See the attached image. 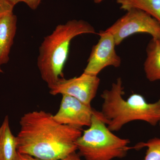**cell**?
Masks as SVG:
<instances>
[{
  "mask_svg": "<svg viewBox=\"0 0 160 160\" xmlns=\"http://www.w3.org/2000/svg\"><path fill=\"white\" fill-rule=\"evenodd\" d=\"M59 109L53 115V119L62 125L82 129L89 127L95 110L91 106L67 95H62Z\"/></svg>",
  "mask_w": 160,
  "mask_h": 160,
  "instance_id": "cell-8",
  "label": "cell"
},
{
  "mask_svg": "<svg viewBox=\"0 0 160 160\" xmlns=\"http://www.w3.org/2000/svg\"><path fill=\"white\" fill-rule=\"evenodd\" d=\"M11 5L13 6L18 3L23 2L25 3L28 7L32 10H36L40 6L42 0H8Z\"/></svg>",
  "mask_w": 160,
  "mask_h": 160,
  "instance_id": "cell-14",
  "label": "cell"
},
{
  "mask_svg": "<svg viewBox=\"0 0 160 160\" xmlns=\"http://www.w3.org/2000/svg\"><path fill=\"white\" fill-rule=\"evenodd\" d=\"M81 157L76 152H73L68 155L66 156L65 158L61 159L59 160H82L81 158Z\"/></svg>",
  "mask_w": 160,
  "mask_h": 160,
  "instance_id": "cell-17",
  "label": "cell"
},
{
  "mask_svg": "<svg viewBox=\"0 0 160 160\" xmlns=\"http://www.w3.org/2000/svg\"><path fill=\"white\" fill-rule=\"evenodd\" d=\"M16 137L17 150L41 160H59L77 150L81 129L62 125L43 110L25 113Z\"/></svg>",
  "mask_w": 160,
  "mask_h": 160,
  "instance_id": "cell-1",
  "label": "cell"
},
{
  "mask_svg": "<svg viewBox=\"0 0 160 160\" xmlns=\"http://www.w3.org/2000/svg\"><path fill=\"white\" fill-rule=\"evenodd\" d=\"M121 78L112 83L111 89L103 92L101 113L107 127L111 131H117L130 122L142 121L152 126L158 124L160 120V99L154 103H149L142 95L133 93L127 99Z\"/></svg>",
  "mask_w": 160,
  "mask_h": 160,
  "instance_id": "cell-3",
  "label": "cell"
},
{
  "mask_svg": "<svg viewBox=\"0 0 160 160\" xmlns=\"http://www.w3.org/2000/svg\"><path fill=\"white\" fill-rule=\"evenodd\" d=\"M17 154L16 137L12 134L6 116L0 127V160H14Z\"/></svg>",
  "mask_w": 160,
  "mask_h": 160,
  "instance_id": "cell-11",
  "label": "cell"
},
{
  "mask_svg": "<svg viewBox=\"0 0 160 160\" xmlns=\"http://www.w3.org/2000/svg\"><path fill=\"white\" fill-rule=\"evenodd\" d=\"M94 2V3H97V4H99V3H100L102 2H103L104 0H92Z\"/></svg>",
  "mask_w": 160,
  "mask_h": 160,
  "instance_id": "cell-18",
  "label": "cell"
},
{
  "mask_svg": "<svg viewBox=\"0 0 160 160\" xmlns=\"http://www.w3.org/2000/svg\"><path fill=\"white\" fill-rule=\"evenodd\" d=\"M94 27L82 20H72L59 24L44 38L39 48L37 66L42 79L48 87L64 78L63 69L68 60L72 40L84 34H94Z\"/></svg>",
  "mask_w": 160,
  "mask_h": 160,
  "instance_id": "cell-2",
  "label": "cell"
},
{
  "mask_svg": "<svg viewBox=\"0 0 160 160\" xmlns=\"http://www.w3.org/2000/svg\"><path fill=\"white\" fill-rule=\"evenodd\" d=\"M117 2L122 10L140 9L160 22V0H117Z\"/></svg>",
  "mask_w": 160,
  "mask_h": 160,
  "instance_id": "cell-12",
  "label": "cell"
},
{
  "mask_svg": "<svg viewBox=\"0 0 160 160\" xmlns=\"http://www.w3.org/2000/svg\"><path fill=\"white\" fill-rule=\"evenodd\" d=\"M106 31L113 36L116 46L126 38L138 33H148L160 41V22L147 12L131 9L120 18Z\"/></svg>",
  "mask_w": 160,
  "mask_h": 160,
  "instance_id": "cell-5",
  "label": "cell"
},
{
  "mask_svg": "<svg viewBox=\"0 0 160 160\" xmlns=\"http://www.w3.org/2000/svg\"><path fill=\"white\" fill-rule=\"evenodd\" d=\"M128 139L113 134L107 127L101 111L95 110L89 129L85 130L76 142L80 156L86 160H112L122 158L132 149Z\"/></svg>",
  "mask_w": 160,
  "mask_h": 160,
  "instance_id": "cell-4",
  "label": "cell"
},
{
  "mask_svg": "<svg viewBox=\"0 0 160 160\" xmlns=\"http://www.w3.org/2000/svg\"><path fill=\"white\" fill-rule=\"evenodd\" d=\"M14 7L8 0H0V18L13 12Z\"/></svg>",
  "mask_w": 160,
  "mask_h": 160,
  "instance_id": "cell-15",
  "label": "cell"
},
{
  "mask_svg": "<svg viewBox=\"0 0 160 160\" xmlns=\"http://www.w3.org/2000/svg\"><path fill=\"white\" fill-rule=\"evenodd\" d=\"M98 42L93 46L88 59V63L83 72L98 76L103 69L111 66L118 68L122 60L116 51V46L112 35L109 32L100 31Z\"/></svg>",
  "mask_w": 160,
  "mask_h": 160,
  "instance_id": "cell-7",
  "label": "cell"
},
{
  "mask_svg": "<svg viewBox=\"0 0 160 160\" xmlns=\"http://www.w3.org/2000/svg\"><path fill=\"white\" fill-rule=\"evenodd\" d=\"M3 72L2 69H1V67H0V73H2Z\"/></svg>",
  "mask_w": 160,
  "mask_h": 160,
  "instance_id": "cell-19",
  "label": "cell"
},
{
  "mask_svg": "<svg viewBox=\"0 0 160 160\" xmlns=\"http://www.w3.org/2000/svg\"><path fill=\"white\" fill-rule=\"evenodd\" d=\"M144 69L147 79L151 82L160 81V41L152 38L146 49Z\"/></svg>",
  "mask_w": 160,
  "mask_h": 160,
  "instance_id": "cell-10",
  "label": "cell"
},
{
  "mask_svg": "<svg viewBox=\"0 0 160 160\" xmlns=\"http://www.w3.org/2000/svg\"><path fill=\"white\" fill-rule=\"evenodd\" d=\"M100 79L98 76L83 72L80 76L66 79L61 78L49 89L52 95H67L75 98L88 106L96 96Z\"/></svg>",
  "mask_w": 160,
  "mask_h": 160,
  "instance_id": "cell-6",
  "label": "cell"
},
{
  "mask_svg": "<svg viewBox=\"0 0 160 160\" xmlns=\"http://www.w3.org/2000/svg\"><path fill=\"white\" fill-rule=\"evenodd\" d=\"M14 160H41L37 158L33 157L29 155L22 154L18 152L16 157Z\"/></svg>",
  "mask_w": 160,
  "mask_h": 160,
  "instance_id": "cell-16",
  "label": "cell"
},
{
  "mask_svg": "<svg viewBox=\"0 0 160 160\" xmlns=\"http://www.w3.org/2000/svg\"><path fill=\"white\" fill-rule=\"evenodd\" d=\"M158 124H159V125H160V120Z\"/></svg>",
  "mask_w": 160,
  "mask_h": 160,
  "instance_id": "cell-20",
  "label": "cell"
},
{
  "mask_svg": "<svg viewBox=\"0 0 160 160\" xmlns=\"http://www.w3.org/2000/svg\"><path fill=\"white\" fill-rule=\"evenodd\" d=\"M18 18L13 12L0 18V67L7 64L17 30Z\"/></svg>",
  "mask_w": 160,
  "mask_h": 160,
  "instance_id": "cell-9",
  "label": "cell"
},
{
  "mask_svg": "<svg viewBox=\"0 0 160 160\" xmlns=\"http://www.w3.org/2000/svg\"><path fill=\"white\" fill-rule=\"evenodd\" d=\"M146 147V156L143 160H160V138H153L146 142H140L132 149H140Z\"/></svg>",
  "mask_w": 160,
  "mask_h": 160,
  "instance_id": "cell-13",
  "label": "cell"
}]
</instances>
